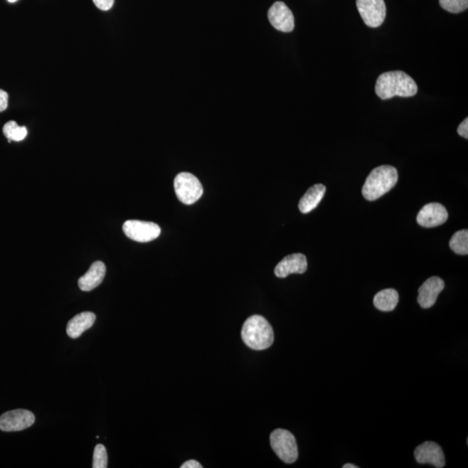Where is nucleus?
Returning a JSON list of instances; mask_svg holds the SVG:
<instances>
[{
    "instance_id": "nucleus-13",
    "label": "nucleus",
    "mask_w": 468,
    "mask_h": 468,
    "mask_svg": "<svg viewBox=\"0 0 468 468\" xmlns=\"http://www.w3.org/2000/svg\"><path fill=\"white\" fill-rule=\"evenodd\" d=\"M308 267L307 257L302 253H293V255H288L277 265L275 270V275L277 277H288L292 273H299L303 275L307 272Z\"/></svg>"
},
{
    "instance_id": "nucleus-1",
    "label": "nucleus",
    "mask_w": 468,
    "mask_h": 468,
    "mask_svg": "<svg viewBox=\"0 0 468 468\" xmlns=\"http://www.w3.org/2000/svg\"><path fill=\"white\" fill-rule=\"evenodd\" d=\"M375 90L383 100L395 97H414L418 91V86L414 79L403 71H388L380 75L376 80Z\"/></svg>"
},
{
    "instance_id": "nucleus-19",
    "label": "nucleus",
    "mask_w": 468,
    "mask_h": 468,
    "mask_svg": "<svg viewBox=\"0 0 468 468\" xmlns=\"http://www.w3.org/2000/svg\"><path fill=\"white\" fill-rule=\"evenodd\" d=\"M3 133L8 139V142H21L27 136L26 127L18 126L17 122L10 121L6 122L3 128Z\"/></svg>"
},
{
    "instance_id": "nucleus-18",
    "label": "nucleus",
    "mask_w": 468,
    "mask_h": 468,
    "mask_svg": "<svg viewBox=\"0 0 468 468\" xmlns=\"http://www.w3.org/2000/svg\"><path fill=\"white\" fill-rule=\"evenodd\" d=\"M450 248L455 253L461 255H467L468 253V231L461 230L454 234L450 241Z\"/></svg>"
},
{
    "instance_id": "nucleus-9",
    "label": "nucleus",
    "mask_w": 468,
    "mask_h": 468,
    "mask_svg": "<svg viewBox=\"0 0 468 468\" xmlns=\"http://www.w3.org/2000/svg\"><path fill=\"white\" fill-rule=\"evenodd\" d=\"M268 19L276 30L283 33H291L294 30V16L284 2L273 4L268 11Z\"/></svg>"
},
{
    "instance_id": "nucleus-27",
    "label": "nucleus",
    "mask_w": 468,
    "mask_h": 468,
    "mask_svg": "<svg viewBox=\"0 0 468 468\" xmlns=\"http://www.w3.org/2000/svg\"><path fill=\"white\" fill-rule=\"evenodd\" d=\"M10 3H14L16 1H18V0H8Z\"/></svg>"
},
{
    "instance_id": "nucleus-2",
    "label": "nucleus",
    "mask_w": 468,
    "mask_h": 468,
    "mask_svg": "<svg viewBox=\"0 0 468 468\" xmlns=\"http://www.w3.org/2000/svg\"><path fill=\"white\" fill-rule=\"evenodd\" d=\"M241 336L244 343L255 351L267 350L275 341V332L271 324L260 315L250 317L245 320Z\"/></svg>"
},
{
    "instance_id": "nucleus-26",
    "label": "nucleus",
    "mask_w": 468,
    "mask_h": 468,
    "mask_svg": "<svg viewBox=\"0 0 468 468\" xmlns=\"http://www.w3.org/2000/svg\"><path fill=\"white\" fill-rule=\"evenodd\" d=\"M343 467L344 468H358V467L353 465V464H345V465L343 466Z\"/></svg>"
},
{
    "instance_id": "nucleus-10",
    "label": "nucleus",
    "mask_w": 468,
    "mask_h": 468,
    "mask_svg": "<svg viewBox=\"0 0 468 468\" xmlns=\"http://www.w3.org/2000/svg\"><path fill=\"white\" fill-rule=\"evenodd\" d=\"M415 457L420 464H430L437 468L445 467L442 448L433 442H426L416 447Z\"/></svg>"
},
{
    "instance_id": "nucleus-22",
    "label": "nucleus",
    "mask_w": 468,
    "mask_h": 468,
    "mask_svg": "<svg viewBox=\"0 0 468 468\" xmlns=\"http://www.w3.org/2000/svg\"><path fill=\"white\" fill-rule=\"evenodd\" d=\"M95 5L102 11H109L112 8L115 0H92Z\"/></svg>"
},
{
    "instance_id": "nucleus-25",
    "label": "nucleus",
    "mask_w": 468,
    "mask_h": 468,
    "mask_svg": "<svg viewBox=\"0 0 468 468\" xmlns=\"http://www.w3.org/2000/svg\"><path fill=\"white\" fill-rule=\"evenodd\" d=\"M181 468H202V466L196 459H190L181 466Z\"/></svg>"
},
{
    "instance_id": "nucleus-8",
    "label": "nucleus",
    "mask_w": 468,
    "mask_h": 468,
    "mask_svg": "<svg viewBox=\"0 0 468 468\" xmlns=\"http://www.w3.org/2000/svg\"><path fill=\"white\" fill-rule=\"evenodd\" d=\"M35 415L26 410L8 411L0 416V430L17 432L26 430L33 425Z\"/></svg>"
},
{
    "instance_id": "nucleus-7",
    "label": "nucleus",
    "mask_w": 468,
    "mask_h": 468,
    "mask_svg": "<svg viewBox=\"0 0 468 468\" xmlns=\"http://www.w3.org/2000/svg\"><path fill=\"white\" fill-rule=\"evenodd\" d=\"M122 230L130 240L142 243L156 240L161 234V228L157 224L137 220H127Z\"/></svg>"
},
{
    "instance_id": "nucleus-23",
    "label": "nucleus",
    "mask_w": 468,
    "mask_h": 468,
    "mask_svg": "<svg viewBox=\"0 0 468 468\" xmlns=\"http://www.w3.org/2000/svg\"><path fill=\"white\" fill-rule=\"evenodd\" d=\"M457 132L459 136L467 139L468 138V118L467 117L461 124L458 127Z\"/></svg>"
},
{
    "instance_id": "nucleus-17",
    "label": "nucleus",
    "mask_w": 468,
    "mask_h": 468,
    "mask_svg": "<svg viewBox=\"0 0 468 468\" xmlns=\"http://www.w3.org/2000/svg\"><path fill=\"white\" fill-rule=\"evenodd\" d=\"M398 302L399 294L394 289H383L374 297L375 307L382 312L394 311Z\"/></svg>"
},
{
    "instance_id": "nucleus-15",
    "label": "nucleus",
    "mask_w": 468,
    "mask_h": 468,
    "mask_svg": "<svg viewBox=\"0 0 468 468\" xmlns=\"http://www.w3.org/2000/svg\"><path fill=\"white\" fill-rule=\"evenodd\" d=\"M95 321H96V315L93 312H82L69 321L66 328L67 334L71 339H78L83 332L93 326Z\"/></svg>"
},
{
    "instance_id": "nucleus-21",
    "label": "nucleus",
    "mask_w": 468,
    "mask_h": 468,
    "mask_svg": "<svg viewBox=\"0 0 468 468\" xmlns=\"http://www.w3.org/2000/svg\"><path fill=\"white\" fill-rule=\"evenodd\" d=\"M92 467L93 468L108 467V454H107L105 447L102 444H98L95 447Z\"/></svg>"
},
{
    "instance_id": "nucleus-4",
    "label": "nucleus",
    "mask_w": 468,
    "mask_h": 468,
    "mask_svg": "<svg viewBox=\"0 0 468 468\" xmlns=\"http://www.w3.org/2000/svg\"><path fill=\"white\" fill-rule=\"evenodd\" d=\"M271 446L281 461L284 463H294L299 457V450L294 435L285 430H276L270 436Z\"/></svg>"
},
{
    "instance_id": "nucleus-16",
    "label": "nucleus",
    "mask_w": 468,
    "mask_h": 468,
    "mask_svg": "<svg viewBox=\"0 0 468 468\" xmlns=\"http://www.w3.org/2000/svg\"><path fill=\"white\" fill-rule=\"evenodd\" d=\"M326 188L322 184H316L308 189L304 196L301 198L299 208L301 213H308L314 210L322 201Z\"/></svg>"
},
{
    "instance_id": "nucleus-20",
    "label": "nucleus",
    "mask_w": 468,
    "mask_h": 468,
    "mask_svg": "<svg viewBox=\"0 0 468 468\" xmlns=\"http://www.w3.org/2000/svg\"><path fill=\"white\" fill-rule=\"evenodd\" d=\"M439 2L444 10L451 14L462 13L468 7V0H439Z\"/></svg>"
},
{
    "instance_id": "nucleus-24",
    "label": "nucleus",
    "mask_w": 468,
    "mask_h": 468,
    "mask_svg": "<svg viewBox=\"0 0 468 468\" xmlns=\"http://www.w3.org/2000/svg\"><path fill=\"white\" fill-rule=\"evenodd\" d=\"M8 106V94L6 91L0 90V112H3L7 109Z\"/></svg>"
},
{
    "instance_id": "nucleus-11",
    "label": "nucleus",
    "mask_w": 468,
    "mask_h": 468,
    "mask_svg": "<svg viewBox=\"0 0 468 468\" xmlns=\"http://www.w3.org/2000/svg\"><path fill=\"white\" fill-rule=\"evenodd\" d=\"M448 213L445 207L440 203H430L420 209L418 222L423 228H435L447 220Z\"/></svg>"
},
{
    "instance_id": "nucleus-5",
    "label": "nucleus",
    "mask_w": 468,
    "mask_h": 468,
    "mask_svg": "<svg viewBox=\"0 0 468 468\" xmlns=\"http://www.w3.org/2000/svg\"><path fill=\"white\" fill-rule=\"evenodd\" d=\"M174 186L178 199L186 205L196 203L203 194V186L201 181L190 173L178 174L174 179Z\"/></svg>"
},
{
    "instance_id": "nucleus-14",
    "label": "nucleus",
    "mask_w": 468,
    "mask_h": 468,
    "mask_svg": "<svg viewBox=\"0 0 468 468\" xmlns=\"http://www.w3.org/2000/svg\"><path fill=\"white\" fill-rule=\"evenodd\" d=\"M106 267L101 261L94 262L89 271L78 280V287L83 292H90L97 288L104 281Z\"/></svg>"
},
{
    "instance_id": "nucleus-12",
    "label": "nucleus",
    "mask_w": 468,
    "mask_h": 468,
    "mask_svg": "<svg viewBox=\"0 0 468 468\" xmlns=\"http://www.w3.org/2000/svg\"><path fill=\"white\" fill-rule=\"evenodd\" d=\"M445 283L439 277H430L422 287L419 288L418 303L423 309H428L435 304L437 297L441 293Z\"/></svg>"
},
{
    "instance_id": "nucleus-3",
    "label": "nucleus",
    "mask_w": 468,
    "mask_h": 468,
    "mask_svg": "<svg viewBox=\"0 0 468 468\" xmlns=\"http://www.w3.org/2000/svg\"><path fill=\"white\" fill-rule=\"evenodd\" d=\"M398 181V170L383 165L372 170L363 188V196L368 201H376L394 188Z\"/></svg>"
},
{
    "instance_id": "nucleus-6",
    "label": "nucleus",
    "mask_w": 468,
    "mask_h": 468,
    "mask_svg": "<svg viewBox=\"0 0 468 468\" xmlns=\"http://www.w3.org/2000/svg\"><path fill=\"white\" fill-rule=\"evenodd\" d=\"M356 7L368 27L378 28L385 21L387 8L384 0H356Z\"/></svg>"
}]
</instances>
